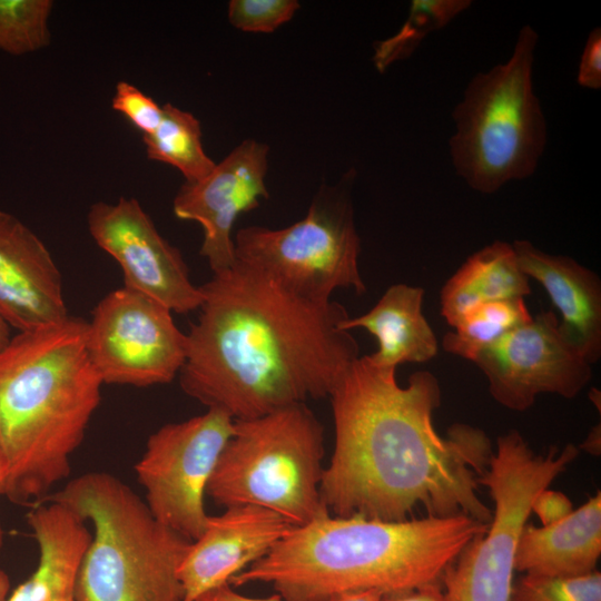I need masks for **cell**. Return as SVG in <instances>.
Masks as SVG:
<instances>
[{"label": "cell", "mask_w": 601, "mask_h": 601, "mask_svg": "<svg viewBox=\"0 0 601 601\" xmlns=\"http://www.w3.org/2000/svg\"><path fill=\"white\" fill-rule=\"evenodd\" d=\"M579 446H551L536 454L516 431L500 435L482 479L494 502L492 519L447 569L442 587L445 601H509L515 550L531 514L534 497L548 489L578 457Z\"/></svg>", "instance_id": "cell-8"}, {"label": "cell", "mask_w": 601, "mask_h": 601, "mask_svg": "<svg viewBox=\"0 0 601 601\" xmlns=\"http://www.w3.org/2000/svg\"><path fill=\"white\" fill-rule=\"evenodd\" d=\"M324 430L305 403L234 421L206 495L225 509L258 505L294 526L329 513L322 502Z\"/></svg>", "instance_id": "cell-7"}, {"label": "cell", "mask_w": 601, "mask_h": 601, "mask_svg": "<svg viewBox=\"0 0 601 601\" xmlns=\"http://www.w3.org/2000/svg\"><path fill=\"white\" fill-rule=\"evenodd\" d=\"M60 270L45 243L0 209V317L18 332L66 319Z\"/></svg>", "instance_id": "cell-16"}, {"label": "cell", "mask_w": 601, "mask_h": 601, "mask_svg": "<svg viewBox=\"0 0 601 601\" xmlns=\"http://www.w3.org/2000/svg\"><path fill=\"white\" fill-rule=\"evenodd\" d=\"M11 335H10V327L8 324L0 317V349L7 345L9 342Z\"/></svg>", "instance_id": "cell-37"}, {"label": "cell", "mask_w": 601, "mask_h": 601, "mask_svg": "<svg viewBox=\"0 0 601 601\" xmlns=\"http://www.w3.org/2000/svg\"><path fill=\"white\" fill-rule=\"evenodd\" d=\"M513 249L522 272L536 279L559 309L564 337L592 365L601 356V282L599 276L564 255H552L525 239Z\"/></svg>", "instance_id": "cell-17"}, {"label": "cell", "mask_w": 601, "mask_h": 601, "mask_svg": "<svg viewBox=\"0 0 601 601\" xmlns=\"http://www.w3.org/2000/svg\"><path fill=\"white\" fill-rule=\"evenodd\" d=\"M233 432L234 420L228 414L208 408L158 428L135 465L154 518L190 541L206 526L207 484Z\"/></svg>", "instance_id": "cell-10"}, {"label": "cell", "mask_w": 601, "mask_h": 601, "mask_svg": "<svg viewBox=\"0 0 601 601\" xmlns=\"http://www.w3.org/2000/svg\"><path fill=\"white\" fill-rule=\"evenodd\" d=\"M294 528L278 513L258 505H236L208 515L203 533L191 541L178 568L183 601H194L205 591L229 583Z\"/></svg>", "instance_id": "cell-15"}, {"label": "cell", "mask_w": 601, "mask_h": 601, "mask_svg": "<svg viewBox=\"0 0 601 601\" xmlns=\"http://www.w3.org/2000/svg\"><path fill=\"white\" fill-rule=\"evenodd\" d=\"M471 4L470 0H413L397 32L374 45L375 68L384 72L394 62L408 58L428 35L446 27Z\"/></svg>", "instance_id": "cell-24"}, {"label": "cell", "mask_w": 601, "mask_h": 601, "mask_svg": "<svg viewBox=\"0 0 601 601\" xmlns=\"http://www.w3.org/2000/svg\"><path fill=\"white\" fill-rule=\"evenodd\" d=\"M171 314L125 286L99 300L88 322V352L104 384L145 387L169 383L179 374L187 337Z\"/></svg>", "instance_id": "cell-11"}, {"label": "cell", "mask_w": 601, "mask_h": 601, "mask_svg": "<svg viewBox=\"0 0 601 601\" xmlns=\"http://www.w3.org/2000/svg\"><path fill=\"white\" fill-rule=\"evenodd\" d=\"M47 502L35 504L27 513L38 545L37 566L7 601H77V575L91 533L70 509Z\"/></svg>", "instance_id": "cell-18"}, {"label": "cell", "mask_w": 601, "mask_h": 601, "mask_svg": "<svg viewBox=\"0 0 601 601\" xmlns=\"http://www.w3.org/2000/svg\"><path fill=\"white\" fill-rule=\"evenodd\" d=\"M380 601H445V597L442 583H432L412 591L383 595Z\"/></svg>", "instance_id": "cell-32"}, {"label": "cell", "mask_w": 601, "mask_h": 601, "mask_svg": "<svg viewBox=\"0 0 601 601\" xmlns=\"http://www.w3.org/2000/svg\"><path fill=\"white\" fill-rule=\"evenodd\" d=\"M509 601H601V573L572 577L524 574L513 582Z\"/></svg>", "instance_id": "cell-26"}, {"label": "cell", "mask_w": 601, "mask_h": 601, "mask_svg": "<svg viewBox=\"0 0 601 601\" xmlns=\"http://www.w3.org/2000/svg\"><path fill=\"white\" fill-rule=\"evenodd\" d=\"M111 107L130 120L142 132V136L151 134L162 118V106L126 81H119L116 85Z\"/></svg>", "instance_id": "cell-28"}, {"label": "cell", "mask_w": 601, "mask_h": 601, "mask_svg": "<svg viewBox=\"0 0 601 601\" xmlns=\"http://www.w3.org/2000/svg\"><path fill=\"white\" fill-rule=\"evenodd\" d=\"M299 7L296 0H231L228 20L242 31L268 33L289 21Z\"/></svg>", "instance_id": "cell-27"}, {"label": "cell", "mask_w": 601, "mask_h": 601, "mask_svg": "<svg viewBox=\"0 0 601 601\" xmlns=\"http://www.w3.org/2000/svg\"><path fill=\"white\" fill-rule=\"evenodd\" d=\"M532 318L524 298L480 304L467 311L442 338L443 348L474 362L504 335Z\"/></svg>", "instance_id": "cell-23"}, {"label": "cell", "mask_w": 601, "mask_h": 601, "mask_svg": "<svg viewBox=\"0 0 601 601\" xmlns=\"http://www.w3.org/2000/svg\"><path fill=\"white\" fill-rule=\"evenodd\" d=\"M355 170L339 184L323 185L304 218L283 228L248 226L234 237L236 260L257 268L290 294L328 303L334 290L366 292L358 268L351 186Z\"/></svg>", "instance_id": "cell-9"}, {"label": "cell", "mask_w": 601, "mask_h": 601, "mask_svg": "<svg viewBox=\"0 0 601 601\" xmlns=\"http://www.w3.org/2000/svg\"><path fill=\"white\" fill-rule=\"evenodd\" d=\"M9 476V467L6 455L0 446V496L4 495Z\"/></svg>", "instance_id": "cell-35"}, {"label": "cell", "mask_w": 601, "mask_h": 601, "mask_svg": "<svg viewBox=\"0 0 601 601\" xmlns=\"http://www.w3.org/2000/svg\"><path fill=\"white\" fill-rule=\"evenodd\" d=\"M80 317L18 332L0 349V446L9 476L4 496L37 504L70 474L101 400L102 381Z\"/></svg>", "instance_id": "cell-4"}, {"label": "cell", "mask_w": 601, "mask_h": 601, "mask_svg": "<svg viewBox=\"0 0 601 601\" xmlns=\"http://www.w3.org/2000/svg\"><path fill=\"white\" fill-rule=\"evenodd\" d=\"M51 0H0V50L22 56L50 43Z\"/></svg>", "instance_id": "cell-25"}, {"label": "cell", "mask_w": 601, "mask_h": 601, "mask_svg": "<svg viewBox=\"0 0 601 601\" xmlns=\"http://www.w3.org/2000/svg\"><path fill=\"white\" fill-rule=\"evenodd\" d=\"M474 363L502 406L529 410L543 393L575 397L592 377L591 364L562 334L553 312L515 327L482 352Z\"/></svg>", "instance_id": "cell-12"}, {"label": "cell", "mask_w": 601, "mask_h": 601, "mask_svg": "<svg viewBox=\"0 0 601 601\" xmlns=\"http://www.w3.org/2000/svg\"><path fill=\"white\" fill-rule=\"evenodd\" d=\"M581 449L594 455L600 454V425L589 433L587 440L579 446V450Z\"/></svg>", "instance_id": "cell-34"}, {"label": "cell", "mask_w": 601, "mask_h": 601, "mask_svg": "<svg viewBox=\"0 0 601 601\" xmlns=\"http://www.w3.org/2000/svg\"><path fill=\"white\" fill-rule=\"evenodd\" d=\"M487 525L465 515L394 522L326 513L294 528L229 583H270L283 601H328L359 590L403 593L442 583Z\"/></svg>", "instance_id": "cell-3"}, {"label": "cell", "mask_w": 601, "mask_h": 601, "mask_svg": "<svg viewBox=\"0 0 601 601\" xmlns=\"http://www.w3.org/2000/svg\"><path fill=\"white\" fill-rule=\"evenodd\" d=\"M577 82L580 87L598 90L601 88V28L592 29L585 40L578 73Z\"/></svg>", "instance_id": "cell-29"}, {"label": "cell", "mask_w": 601, "mask_h": 601, "mask_svg": "<svg viewBox=\"0 0 601 601\" xmlns=\"http://www.w3.org/2000/svg\"><path fill=\"white\" fill-rule=\"evenodd\" d=\"M43 501L92 524L76 585L77 601H183L178 568L191 541L157 521L115 475L87 472Z\"/></svg>", "instance_id": "cell-5"}, {"label": "cell", "mask_w": 601, "mask_h": 601, "mask_svg": "<svg viewBox=\"0 0 601 601\" xmlns=\"http://www.w3.org/2000/svg\"><path fill=\"white\" fill-rule=\"evenodd\" d=\"M424 289L406 284L390 286L365 314L347 317L341 328H364L376 337L378 349L367 355L382 368L425 363L437 354V339L422 313Z\"/></svg>", "instance_id": "cell-20"}, {"label": "cell", "mask_w": 601, "mask_h": 601, "mask_svg": "<svg viewBox=\"0 0 601 601\" xmlns=\"http://www.w3.org/2000/svg\"><path fill=\"white\" fill-rule=\"evenodd\" d=\"M10 579L9 575L0 569V601H7L9 594H10Z\"/></svg>", "instance_id": "cell-36"}, {"label": "cell", "mask_w": 601, "mask_h": 601, "mask_svg": "<svg viewBox=\"0 0 601 601\" xmlns=\"http://www.w3.org/2000/svg\"><path fill=\"white\" fill-rule=\"evenodd\" d=\"M601 555V493L548 525L525 524L515 550L514 569L531 575L572 577L597 570Z\"/></svg>", "instance_id": "cell-19"}, {"label": "cell", "mask_w": 601, "mask_h": 601, "mask_svg": "<svg viewBox=\"0 0 601 601\" xmlns=\"http://www.w3.org/2000/svg\"><path fill=\"white\" fill-rule=\"evenodd\" d=\"M194 601H283L282 598L276 593L268 598H249L236 592L230 583H224L211 588L200 595H198Z\"/></svg>", "instance_id": "cell-31"}, {"label": "cell", "mask_w": 601, "mask_h": 601, "mask_svg": "<svg viewBox=\"0 0 601 601\" xmlns=\"http://www.w3.org/2000/svg\"><path fill=\"white\" fill-rule=\"evenodd\" d=\"M3 541H4V531H3L2 525L0 523V550L2 549Z\"/></svg>", "instance_id": "cell-38"}, {"label": "cell", "mask_w": 601, "mask_h": 601, "mask_svg": "<svg viewBox=\"0 0 601 601\" xmlns=\"http://www.w3.org/2000/svg\"><path fill=\"white\" fill-rule=\"evenodd\" d=\"M383 595L378 590H359L336 594L328 601H380Z\"/></svg>", "instance_id": "cell-33"}, {"label": "cell", "mask_w": 601, "mask_h": 601, "mask_svg": "<svg viewBox=\"0 0 601 601\" xmlns=\"http://www.w3.org/2000/svg\"><path fill=\"white\" fill-rule=\"evenodd\" d=\"M268 152L267 145L245 139L206 177L185 181L174 198L175 216L201 226L200 255L213 273L225 270L236 262L231 230L238 216L268 197L265 183Z\"/></svg>", "instance_id": "cell-14"}, {"label": "cell", "mask_w": 601, "mask_h": 601, "mask_svg": "<svg viewBox=\"0 0 601 601\" xmlns=\"http://www.w3.org/2000/svg\"><path fill=\"white\" fill-rule=\"evenodd\" d=\"M538 42V32L524 24L510 58L474 75L452 111V166L477 193L531 177L544 154L548 127L533 83Z\"/></svg>", "instance_id": "cell-6"}, {"label": "cell", "mask_w": 601, "mask_h": 601, "mask_svg": "<svg viewBox=\"0 0 601 601\" xmlns=\"http://www.w3.org/2000/svg\"><path fill=\"white\" fill-rule=\"evenodd\" d=\"M87 221L92 239L120 266L125 287L173 313L199 309L203 292L193 284L181 253L160 235L137 199L98 201L90 207Z\"/></svg>", "instance_id": "cell-13"}, {"label": "cell", "mask_w": 601, "mask_h": 601, "mask_svg": "<svg viewBox=\"0 0 601 601\" xmlns=\"http://www.w3.org/2000/svg\"><path fill=\"white\" fill-rule=\"evenodd\" d=\"M394 368L356 357L333 386L335 427L331 462L319 495L338 518L382 521L470 516L489 524L492 511L480 499V480L493 455L487 435L469 424L437 433V378L415 372L400 386Z\"/></svg>", "instance_id": "cell-1"}, {"label": "cell", "mask_w": 601, "mask_h": 601, "mask_svg": "<svg viewBox=\"0 0 601 601\" xmlns=\"http://www.w3.org/2000/svg\"><path fill=\"white\" fill-rule=\"evenodd\" d=\"M142 140L149 159L177 168L187 183L206 177L216 165L204 150L199 120L170 102L162 106L159 126Z\"/></svg>", "instance_id": "cell-22"}, {"label": "cell", "mask_w": 601, "mask_h": 601, "mask_svg": "<svg viewBox=\"0 0 601 601\" xmlns=\"http://www.w3.org/2000/svg\"><path fill=\"white\" fill-rule=\"evenodd\" d=\"M200 314L186 334L184 393L234 421L328 396L358 357L336 302L299 298L236 260L200 286Z\"/></svg>", "instance_id": "cell-2"}, {"label": "cell", "mask_w": 601, "mask_h": 601, "mask_svg": "<svg viewBox=\"0 0 601 601\" xmlns=\"http://www.w3.org/2000/svg\"><path fill=\"white\" fill-rule=\"evenodd\" d=\"M573 510V504L568 495L549 487L534 497L531 506V513L533 512L539 518L542 526L565 519Z\"/></svg>", "instance_id": "cell-30"}, {"label": "cell", "mask_w": 601, "mask_h": 601, "mask_svg": "<svg viewBox=\"0 0 601 601\" xmlns=\"http://www.w3.org/2000/svg\"><path fill=\"white\" fill-rule=\"evenodd\" d=\"M529 279L512 244L496 240L471 255L444 284L441 314L453 327L480 304L524 298L531 293Z\"/></svg>", "instance_id": "cell-21"}]
</instances>
